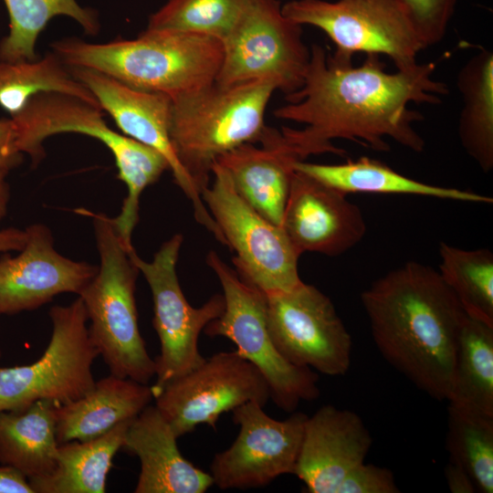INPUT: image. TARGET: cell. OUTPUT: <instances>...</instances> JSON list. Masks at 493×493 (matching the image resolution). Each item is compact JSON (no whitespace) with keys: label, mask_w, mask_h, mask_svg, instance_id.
Instances as JSON below:
<instances>
[{"label":"cell","mask_w":493,"mask_h":493,"mask_svg":"<svg viewBox=\"0 0 493 493\" xmlns=\"http://www.w3.org/2000/svg\"><path fill=\"white\" fill-rule=\"evenodd\" d=\"M309 51L302 86L273 111L278 119L305 125L280 130L301 161L314 154L345 155L332 143L337 139L388 152V137L414 152L424 151L425 142L414 127L424 116L408 105L439 104L448 94L447 85L433 79L434 62L389 73L376 54L354 67L352 58L327 53L320 45Z\"/></svg>","instance_id":"cell-1"},{"label":"cell","mask_w":493,"mask_h":493,"mask_svg":"<svg viewBox=\"0 0 493 493\" xmlns=\"http://www.w3.org/2000/svg\"><path fill=\"white\" fill-rule=\"evenodd\" d=\"M380 353L418 389L447 400L467 313L437 270L408 261L361 295Z\"/></svg>","instance_id":"cell-2"},{"label":"cell","mask_w":493,"mask_h":493,"mask_svg":"<svg viewBox=\"0 0 493 493\" xmlns=\"http://www.w3.org/2000/svg\"><path fill=\"white\" fill-rule=\"evenodd\" d=\"M68 67L98 70L131 88L172 100L213 84L223 62L221 40L200 34L145 29L135 39L52 43Z\"/></svg>","instance_id":"cell-3"},{"label":"cell","mask_w":493,"mask_h":493,"mask_svg":"<svg viewBox=\"0 0 493 493\" xmlns=\"http://www.w3.org/2000/svg\"><path fill=\"white\" fill-rule=\"evenodd\" d=\"M91 217L100 266L78 294L85 306L91 341L110 374L146 383L155 376V361L146 349L135 300L140 270L120 237L112 217L87 209Z\"/></svg>","instance_id":"cell-4"},{"label":"cell","mask_w":493,"mask_h":493,"mask_svg":"<svg viewBox=\"0 0 493 493\" xmlns=\"http://www.w3.org/2000/svg\"><path fill=\"white\" fill-rule=\"evenodd\" d=\"M276 90L268 80L230 86L214 82L172 100V146L200 194L209 185L218 157L242 144L259 142L267 127L265 111Z\"/></svg>","instance_id":"cell-5"},{"label":"cell","mask_w":493,"mask_h":493,"mask_svg":"<svg viewBox=\"0 0 493 493\" xmlns=\"http://www.w3.org/2000/svg\"><path fill=\"white\" fill-rule=\"evenodd\" d=\"M11 119L16 145L29 156L34 166L46 156L43 143L53 135L80 133L102 142L112 153L118 177L126 185L121 210L127 215L140 211L142 192L169 170L168 162L159 152L112 130L100 107L75 96L39 93Z\"/></svg>","instance_id":"cell-6"},{"label":"cell","mask_w":493,"mask_h":493,"mask_svg":"<svg viewBox=\"0 0 493 493\" xmlns=\"http://www.w3.org/2000/svg\"><path fill=\"white\" fill-rule=\"evenodd\" d=\"M206 263L220 281L225 299L223 313L204 329L209 337H226L266 379L270 399L281 410L292 413L303 401L320 396L319 377L313 370L288 362L274 345L267 326L266 295L244 280L215 252Z\"/></svg>","instance_id":"cell-7"},{"label":"cell","mask_w":493,"mask_h":493,"mask_svg":"<svg viewBox=\"0 0 493 493\" xmlns=\"http://www.w3.org/2000/svg\"><path fill=\"white\" fill-rule=\"evenodd\" d=\"M48 316L52 333L43 355L30 364L0 367V412L23 410L39 400L67 404L94 387L99 351L81 299L53 306Z\"/></svg>","instance_id":"cell-8"},{"label":"cell","mask_w":493,"mask_h":493,"mask_svg":"<svg viewBox=\"0 0 493 493\" xmlns=\"http://www.w3.org/2000/svg\"><path fill=\"white\" fill-rule=\"evenodd\" d=\"M211 186L201 197L236 256V271L265 294L289 290L302 282L298 270L300 254L281 226L275 225L249 205L236 191L218 163L212 167Z\"/></svg>","instance_id":"cell-9"},{"label":"cell","mask_w":493,"mask_h":493,"mask_svg":"<svg viewBox=\"0 0 493 493\" xmlns=\"http://www.w3.org/2000/svg\"><path fill=\"white\" fill-rule=\"evenodd\" d=\"M278 0H249L222 42L224 57L215 83L230 86L268 80L289 95L303 84L310 51L302 26L287 18Z\"/></svg>","instance_id":"cell-10"},{"label":"cell","mask_w":493,"mask_h":493,"mask_svg":"<svg viewBox=\"0 0 493 493\" xmlns=\"http://www.w3.org/2000/svg\"><path fill=\"white\" fill-rule=\"evenodd\" d=\"M281 10L295 23L324 32L340 58L351 59L357 52L385 55L397 69H404L417 64L425 48L396 0H291Z\"/></svg>","instance_id":"cell-11"},{"label":"cell","mask_w":493,"mask_h":493,"mask_svg":"<svg viewBox=\"0 0 493 493\" xmlns=\"http://www.w3.org/2000/svg\"><path fill=\"white\" fill-rule=\"evenodd\" d=\"M184 237L175 234L166 240L151 262L129 253L146 279L152 296L153 327L161 351L154 359L156 380L151 386L153 398L173 380L200 365L204 358L198 349L201 331L225 309L223 294L212 296L199 308L189 304L176 273V264Z\"/></svg>","instance_id":"cell-12"},{"label":"cell","mask_w":493,"mask_h":493,"mask_svg":"<svg viewBox=\"0 0 493 493\" xmlns=\"http://www.w3.org/2000/svg\"><path fill=\"white\" fill-rule=\"evenodd\" d=\"M265 295L270 338L288 362L330 376L348 372L351 336L328 296L303 281Z\"/></svg>","instance_id":"cell-13"},{"label":"cell","mask_w":493,"mask_h":493,"mask_svg":"<svg viewBox=\"0 0 493 493\" xmlns=\"http://www.w3.org/2000/svg\"><path fill=\"white\" fill-rule=\"evenodd\" d=\"M179 438L200 425L215 429L223 413L249 402L265 406L268 384L260 371L236 350L220 351L173 380L153 398Z\"/></svg>","instance_id":"cell-14"},{"label":"cell","mask_w":493,"mask_h":493,"mask_svg":"<svg viewBox=\"0 0 493 493\" xmlns=\"http://www.w3.org/2000/svg\"><path fill=\"white\" fill-rule=\"evenodd\" d=\"M263 407L249 402L232 411L238 435L210 465L214 485L220 489L257 488L282 475H294L308 415L292 412L279 421Z\"/></svg>","instance_id":"cell-15"},{"label":"cell","mask_w":493,"mask_h":493,"mask_svg":"<svg viewBox=\"0 0 493 493\" xmlns=\"http://www.w3.org/2000/svg\"><path fill=\"white\" fill-rule=\"evenodd\" d=\"M72 76L96 99L121 133L159 152L168 162L175 184L191 200L196 221L225 242L200 193L179 163L170 140L172 99L163 93L137 89L98 70L68 67Z\"/></svg>","instance_id":"cell-16"},{"label":"cell","mask_w":493,"mask_h":493,"mask_svg":"<svg viewBox=\"0 0 493 493\" xmlns=\"http://www.w3.org/2000/svg\"><path fill=\"white\" fill-rule=\"evenodd\" d=\"M25 230L23 248L0 257V316L37 309L61 293L78 295L98 271L95 265L61 255L46 225Z\"/></svg>","instance_id":"cell-17"},{"label":"cell","mask_w":493,"mask_h":493,"mask_svg":"<svg viewBox=\"0 0 493 493\" xmlns=\"http://www.w3.org/2000/svg\"><path fill=\"white\" fill-rule=\"evenodd\" d=\"M280 226L300 255L340 256L366 234L363 215L347 194L296 169Z\"/></svg>","instance_id":"cell-18"},{"label":"cell","mask_w":493,"mask_h":493,"mask_svg":"<svg viewBox=\"0 0 493 493\" xmlns=\"http://www.w3.org/2000/svg\"><path fill=\"white\" fill-rule=\"evenodd\" d=\"M372 437L354 412L330 404L308 416L294 475L310 493H337L355 467L365 462Z\"/></svg>","instance_id":"cell-19"},{"label":"cell","mask_w":493,"mask_h":493,"mask_svg":"<svg viewBox=\"0 0 493 493\" xmlns=\"http://www.w3.org/2000/svg\"><path fill=\"white\" fill-rule=\"evenodd\" d=\"M260 146L242 144L216 159L237 194L271 223L280 226L294 165L301 161L281 131L267 127Z\"/></svg>","instance_id":"cell-20"},{"label":"cell","mask_w":493,"mask_h":493,"mask_svg":"<svg viewBox=\"0 0 493 493\" xmlns=\"http://www.w3.org/2000/svg\"><path fill=\"white\" fill-rule=\"evenodd\" d=\"M177 439L155 405L131 421L122 448L141 463L135 493H205L214 485L210 473L184 457Z\"/></svg>","instance_id":"cell-21"},{"label":"cell","mask_w":493,"mask_h":493,"mask_svg":"<svg viewBox=\"0 0 493 493\" xmlns=\"http://www.w3.org/2000/svg\"><path fill=\"white\" fill-rule=\"evenodd\" d=\"M153 399L152 387L113 374L96 381L83 396L56 407L58 444L89 441L135 418Z\"/></svg>","instance_id":"cell-22"},{"label":"cell","mask_w":493,"mask_h":493,"mask_svg":"<svg viewBox=\"0 0 493 493\" xmlns=\"http://www.w3.org/2000/svg\"><path fill=\"white\" fill-rule=\"evenodd\" d=\"M294 168L345 194L370 193L412 194L475 204H492L493 198L452 187L425 184L394 171L387 164L362 156L338 164L295 163Z\"/></svg>","instance_id":"cell-23"},{"label":"cell","mask_w":493,"mask_h":493,"mask_svg":"<svg viewBox=\"0 0 493 493\" xmlns=\"http://www.w3.org/2000/svg\"><path fill=\"white\" fill-rule=\"evenodd\" d=\"M57 405L39 400L23 410L0 412V465L17 469L29 483L55 469Z\"/></svg>","instance_id":"cell-24"},{"label":"cell","mask_w":493,"mask_h":493,"mask_svg":"<svg viewBox=\"0 0 493 493\" xmlns=\"http://www.w3.org/2000/svg\"><path fill=\"white\" fill-rule=\"evenodd\" d=\"M131 421L95 439L58 444L55 469L48 477L30 483L34 492L104 493L113 457L122 448Z\"/></svg>","instance_id":"cell-25"},{"label":"cell","mask_w":493,"mask_h":493,"mask_svg":"<svg viewBox=\"0 0 493 493\" xmlns=\"http://www.w3.org/2000/svg\"><path fill=\"white\" fill-rule=\"evenodd\" d=\"M462 97L457 132L466 152L484 173L493 168V53L481 47L459 69Z\"/></svg>","instance_id":"cell-26"},{"label":"cell","mask_w":493,"mask_h":493,"mask_svg":"<svg viewBox=\"0 0 493 493\" xmlns=\"http://www.w3.org/2000/svg\"><path fill=\"white\" fill-rule=\"evenodd\" d=\"M448 404L493 415V326L467 315Z\"/></svg>","instance_id":"cell-27"},{"label":"cell","mask_w":493,"mask_h":493,"mask_svg":"<svg viewBox=\"0 0 493 493\" xmlns=\"http://www.w3.org/2000/svg\"><path fill=\"white\" fill-rule=\"evenodd\" d=\"M44 92L75 96L100 107L90 91L53 51L35 60H0V107L11 118L23 110L34 96Z\"/></svg>","instance_id":"cell-28"},{"label":"cell","mask_w":493,"mask_h":493,"mask_svg":"<svg viewBox=\"0 0 493 493\" xmlns=\"http://www.w3.org/2000/svg\"><path fill=\"white\" fill-rule=\"evenodd\" d=\"M9 16V32L0 41V60H35L36 44L48 22L57 16L74 19L84 33L100 31L97 13L76 0H4Z\"/></svg>","instance_id":"cell-29"},{"label":"cell","mask_w":493,"mask_h":493,"mask_svg":"<svg viewBox=\"0 0 493 493\" xmlns=\"http://www.w3.org/2000/svg\"><path fill=\"white\" fill-rule=\"evenodd\" d=\"M439 275L467 316L493 326V254L441 242Z\"/></svg>","instance_id":"cell-30"},{"label":"cell","mask_w":493,"mask_h":493,"mask_svg":"<svg viewBox=\"0 0 493 493\" xmlns=\"http://www.w3.org/2000/svg\"><path fill=\"white\" fill-rule=\"evenodd\" d=\"M449 460L471 476L477 490L493 492V415L448 404Z\"/></svg>","instance_id":"cell-31"},{"label":"cell","mask_w":493,"mask_h":493,"mask_svg":"<svg viewBox=\"0 0 493 493\" xmlns=\"http://www.w3.org/2000/svg\"><path fill=\"white\" fill-rule=\"evenodd\" d=\"M249 0H168L153 13L148 30L209 36L222 42L234 29Z\"/></svg>","instance_id":"cell-32"},{"label":"cell","mask_w":493,"mask_h":493,"mask_svg":"<svg viewBox=\"0 0 493 493\" xmlns=\"http://www.w3.org/2000/svg\"><path fill=\"white\" fill-rule=\"evenodd\" d=\"M396 1L405 11L425 48L443 40L456 0Z\"/></svg>","instance_id":"cell-33"},{"label":"cell","mask_w":493,"mask_h":493,"mask_svg":"<svg viewBox=\"0 0 493 493\" xmlns=\"http://www.w3.org/2000/svg\"><path fill=\"white\" fill-rule=\"evenodd\" d=\"M394 475L387 467L365 464L352 468L341 483L337 493H399Z\"/></svg>","instance_id":"cell-34"},{"label":"cell","mask_w":493,"mask_h":493,"mask_svg":"<svg viewBox=\"0 0 493 493\" xmlns=\"http://www.w3.org/2000/svg\"><path fill=\"white\" fill-rule=\"evenodd\" d=\"M24 154L16 145L12 119H0V171L9 173L23 162Z\"/></svg>","instance_id":"cell-35"},{"label":"cell","mask_w":493,"mask_h":493,"mask_svg":"<svg viewBox=\"0 0 493 493\" xmlns=\"http://www.w3.org/2000/svg\"><path fill=\"white\" fill-rule=\"evenodd\" d=\"M445 477L453 493H474L477 487L468 472L460 465L448 460L445 467Z\"/></svg>","instance_id":"cell-36"},{"label":"cell","mask_w":493,"mask_h":493,"mask_svg":"<svg viewBox=\"0 0 493 493\" xmlns=\"http://www.w3.org/2000/svg\"><path fill=\"white\" fill-rule=\"evenodd\" d=\"M0 493H35L28 479L17 469L0 465Z\"/></svg>","instance_id":"cell-37"},{"label":"cell","mask_w":493,"mask_h":493,"mask_svg":"<svg viewBox=\"0 0 493 493\" xmlns=\"http://www.w3.org/2000/svg\"><path fill=\"white\" fill-rule=\"evenodd\" d=\"M26 241L25 229L16 227H0V254L17 252L23 248Z\"/></svg>","instance_id":"cell-38"},{"label":"cell","mask_w":493,"mask_h":493,"mask_svg":"<svg viewBox=\"0 0 493 493\" xmlns=\"http://www.w3.org/2000/svg\"><path fill=\"white\" fill-rule=\"evenodd\" d=\"M7 173L0 171V223L5 217L10 201V187L6 181Z\"/></svg>","instance_id":"cell-39"},{"label":"cell","mask_w":493,"mask_h":493,"mask_svg":"<svg viewBox=\"0 0 493 493\" xmlns=\"http://www.w3.org/2000/svg\"><path fill=\"white\" fill-rule=\"evenodd\" d=\"M0 357H1V350H0Z\"/></svg>","instance_id":"cell-40"}]
</instances>
